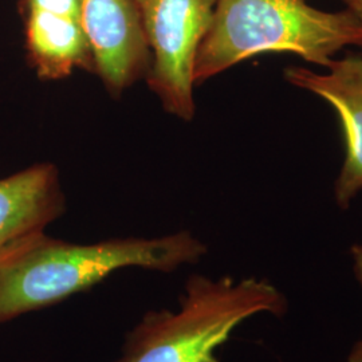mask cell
Here are the masks:
<instances>
[{"instance_id": "obj_1", "label": "cell", "mask_w": 362, "mask_h": 362, "mask_svg": "<svg viewBox=\"0 0 362 362\" xmlns=\"http://www.w3.org/2000/svg\"><path fill=\"white\" fill-rule=\"evenodd\" d=\"M206 254V245L187 231L94 245L66 243L38 233L0 257V324L85 291L119 269L175 272Z\"/></svg>"}, {"instance_id": "obj_2", "label": "cell", "mask_w": 362, "mask_h": 362, "mask_svg": "<svg viewBox=\"0 0 362 362\" xmlns=\"http://www.w3.org/2000/svg\"><path fill=\"white\" fill-rule=\"evenodd\" d=\"M346 46H362V25L349 10L325 13L306 0H216L194 85L262 52H293L327 67Z\"/></svg>"}, {"instance_id": "obj_3", "label": "cell", "mask_w": 362, "mask_h": 362, "mask_svg": "<svg viewBox=\"0 0 362 362\" xmlns=\"http://www.w3.org/2000/svg\"><path fill=\"white\" fill-rule=\"evenodd\" d=\"M285 294L267 279L194 274L176 311H149L125 338L116 362H220L216 349L233 330L257 314L284 317Z\"/></svg>"}, {"instance_id": "obj_4", "label": "cell", "mask_w": 362, "mask_h": 362, "mask_svg": "<svg viewBox=\"0 0 362 362\" xmlns=\"http://www.w3.org/2000/svg\"><path fill=\"white\" fill-rule=\"evenodd\" d=\"M151 52L149 88L169 115L194 116V64L216 0H134Z\"/></svg>"}, {"instance_id": "obj_5", "label": "cell", "mask_w": 362, "mask_h": 362, "mask_svg": "<svg viewBox=\"0 0 362 362\" xmlns=\"http://www.w3.org/2000/svg\"><path fill=\"white\" fill-rule=\"evenodd\" d=\"M79 6L95 73L118 97L146 78L151 69V52L134 0H79Z\"/></svg>"}, {"instance_id": "obj_6", "label": "cell", "mask_w": 362, "mask_h": 362, "mask_svg": "<svg viewBox=\"0 0 362 362\" xmlns=\"http://www.w3.org/2000/svg\"><path fill=\"white\" fill-rule=\"evenodd\" d=\"M329 74L303 67H287L285 77L297 88L311 91L336 109L346 144V158L336 182L338 207L346 209L362 191V57L349 54L330 61Z\"/></svg>"}, {"instance_id": "obj_7", "label": "cell", "mask_w": 362, "mask_h": 362, "mask_svg": "<svg viewBox=\"0 0 362 362\" xmlns=\"http://www.w3.org/2000/svg\"><path fill=\"white\" fill-rule=\"evenodd\" d=\"M65 211L59 172L39 164L0 179V257L45 233Z\"/></svg>"}, {"instance_id": "obj_8", "label": "cell", "mask_w": 362, "mask_h": 362, "mask_svg": "<svg viewBox=\"0 0 362 362\" xmlns=\"http://www.w3.org/2000/svg\"><path fill=\"white\" fill-rule=\"evenodd\" d=\"M25 37L27 58L40 79H64L76 69L95 73L94 55L82 21L26 13Z\"/></svg>"}, {"instance_id": "obj_9", "label": "cell", "mask_w": 362, "mask_h": 362, "mask_svg": "<svg viewBox=\"0 0 362 362\" xmlns=\"http://www.w3.org/2000/svg\"><path fill=\"white\" fill-rule=\"evenodd\" d=\"M350 257L353 262V272L356 279L362 286V245H354L350 248Z\"/></svg>"}, {"instance_id": "obj_10", "label": "cell", "mask_w": 362, "mask_h": 362, "mask_svg": "<svg viewBox=\"0 0 362 362\" xmlns=\"http://www.w3.org/2000/svg\"><path fill=\"white\" fill-rule=\"evenodd\" d=\"M342 1L348 6V10L357 16V19L362 25V0H342Z\"/></svg>"}, {"instance_id": "obj_11", "label": "cell", "mask_w": 362, "mask_h": 362, "mask_svg": "<svg viewBox=\"0 0 362 362\" xmlns=\"http://www.w3.org/2000/svg\"><path fill=\"white\" fill-rule=\"evenodd\" d=\"M346 362H362V339L351 348Z\"/></svg>"}]
</instances>
